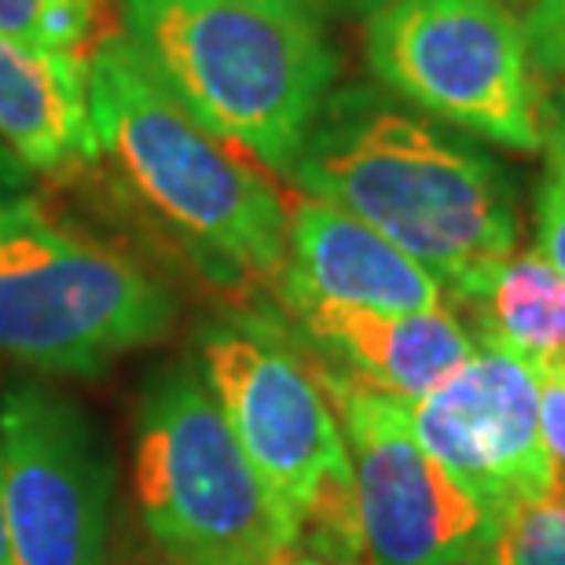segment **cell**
Instances as JSON below:
<instances>
[{"instance_id": "1", "label": "cell", "mask_w": 565, "mask_h": 565, "mask_svg": "<svg viewBox=\"0 0 565 565\" xmlns=\"http://www.w3.org/2000/svg\"><path fill=\"white\" fill-rule=\"evenodd\" d=\"M440 279L448 305L522 239L514 184L489 151L375 88L331 93L290 173Z\"/></svg>"}, {"instance_id": "2", "label": "cell", "mask_w": 565, "mask_h": 565, "mask_svg": "<svg viewBox=\"0 0 565 565\" xmlns=\"http://www.w3.org/2000/svg\"><path fill=\"white\" fill-rule=\"evenodd\" d=\"M88 121L126 184L235 287L287 265V188L262 158L210 132L151 74L126 33L88 60Z\"/></svg>"}, {"instance_id": "3", "label": "cell", "mask_w": 565, "mask_h": 565, "mask_svg": "<svg viewBox=\"0 0 565 565\" xmlns=\"http://www.w3.org/2000/svg\"><path fill=\"white\" fill-rule=\"evenodd\" d=\"M121 33L191 118L290 173L342 60L320 19L239 0H121Z\"/></svg>"}, {"instance_id": "4", "label": "cell", "mask_w": 565, "mask_h": 565, "mask_svg": "<svg viewBox=\"0 0 565 565\" xmlns=\"http://www.w3.org/2000/svg\"><path fill=\"white\" fill-rule=\"evenodd\" d=\"M132 484L147 533L173 565H262L298 540L206 379L188 364L158 371L140 393Z\"/></svg>"}, {"instance_id": "5", "label": "cell", "mask_w": 565, "mask_h": 565, "mask_svg": "<svg viewBox=\"0 0 565 565\" xmlns=\"http://www.w3.org/2000/svg\"><path fill=\"white\" fill-rule=\"evenodd\" d=\"M202 379L254 470L298 525V540L331 565H364L353 470L312 356H298L265 323H213L199 334Z\"/></svg>"}, {"instance_id": "6", "label": "cell", "mask_w": 565, "mask_h": 565, "mask_svg": "<svg viewBox=\"0 0 565 565\" xmlns=\"http://www.w3.org/2000/svg\"><path fill=\"white\" fill-rule=\"evenodd\" d=\"M177 301L126 250L71 228L38 199L0 210V353L41 371L93 375L158 342Z\"/></svg>"}, {"instance_id": "7", "label": "cell", "mask_w": 565, "mask_h": 565, "mask_svg": "<svg viewBox=\"0 0 565 565\" xmlns=\"http://www.w3.org/2000/svg\"><path fill=\"white\" fill-rule=\"evenodd\" d=\"M371 74L426 118L503 151L547 147V96L503 0H390L367 15Z\"/></svg>"}, {"instance_id": "8", "label": "cell", "mask_w": 565, "mask_h": 565, "mask_svg": "<svg viewBox=\"0 0 565 565\" xmlns=\"http://www.w3.org/2000/svg\"><path fill=\"white\" fill-rule=\"evenodd\" d=\"M342 429L364 565H467L484 518L426 456L408 401L312 360Z\"/></svg>"}, {"instance_id": "9", "label": "cell", "mask_w": 565, "mask_h": 565, "mask_svg": "<svg viewBox=\"0 0 565 565\" xmlns=\"http://www.w3.org/2000/svg\"><path fill=\"white\" fill-rule=\"evenodd\" d=\"M11 565H104L115 467L96 423L49 386L0 397Z\"/></svg>"}, {"instance_id": "10", "label": "cell", "mask_w": 565, "mask_h": 565, "mask_svg": "<svg viewBox=\"0 0 565 565\" xmlns=\"http://www.w3.org/2000/svg\"><path fill=\"white\" fill-rule=\"evenodd\" d=\"M408 415L426 456L481 511L484 533L518 507L555 495L558 470L540 426V382L522 360L481 345L434 393L408 401Z\"/></svg>"}, {"instance_id": "11", "label": "cell", "mask_w": 565, "mask_h": 565, "mask_svg": "<svg viewBox=\"0 0 565 565\" xmlns=\"http://www.w3.org/2000/svg\"><path fill=\"white\" fill-rule=\"evenodd\" d=\"M316 298L379 312L448 309L437 276L386 235L301 191L287 195V265L276 298Z\"/></svg>"}, {"instance_id": "12", "label": "cell", "mask_w": 565, "mask_h": 565, "mask_svg": "<svg viewBox=\"0 0 565 565\" xmlns=\"http://www.w3.org/2000/svg\"><path fill=\"white\" fill-rule=\"evenodd\" d=\"M279 301L316 349L342 360L349 379L404 401L434 393L478 353V338L451 305L429 312H379L294 294Z\"/></svg>"}, {"instance_id": "13", "label": "cell", "mask_w": 565, "mask_h": 565, "mask_svg": "<svg viewBox=\"0 0 565 565\" xmlns=\"http://www.w3.org/2000/svg\"><path fill=\"white\" fill-rule=\"evenodd\" d=\"M88 63L41 52L0 30V143L38 173H74L99 158L88 121Z\"/></svg>"}, {"instance_id": "14", "label": "cell", "mask_w": 565, "mask_h": 565, "mask_svg": "<svg viewBox=\"0 0 565 565\" xmlns=\"http://www.w3.org/2000/svg\"><path fill=\"white\" fill-rule=\"evenodd\" d=\"M473 316L478 345L533 371L565 356V279L536 250H514L451 298Z\"/></svg>"}, {"instance_id": "15", "label": "cell", "mask_w": 565, "mask_h": 565, "mask_svg": "<svg viewBox=\"0 0 565 565\" xmlns=\"http://www.w3.org/2000/svg\"><path fill=\"white\" fill-rule=\"evenodd\" d=\"M118 26L115 0H0V30L8 38L82 63L118 38Z\"/></svg>"}, {"instance_id": "16", "label": "cell", "mask_w": 565, "mask_h": 565, "mask_svg": "<svg viewBox=\"0 0 565 565\" xmlns=\"http://www.w3.org/2000/svg\"><path fill=\"white\" fill-rule=\"evenodd\" d=\"M467 565H565V484L492 525Z\"/></svg>"}, {"instance_id": "17", "label": "cell", "mask_w": 565, "mask_h": 565, "mask_svg": "<svg viewBox=\"0 0 565 565\" xmlns=\"http://www.w3.org/2000/svg\"><path fill=\"white\" fill-rule=\"evenodd\" d=\"M522 30L540 82H565V0H529Z\"/></svg>"}, {"instance_id": "18", "label": "cell", "mask_w": 565, "mask_h": 565, "mask_svg": "<svg viewBox=\"0 0 565 565\" xmlns=\"http://www.w3.org/2000/svg\"><path fill=\"white\" fill-rule=\"evenodd\" d=\"M536 254L565 279V158L551 151L536 195Z\"/></svg>"}, {"instance_id": "19", "label": "cell", "mask_w": 565, "mask_h": 565, "mask_svg": "<svg viewBox=\"0 0 565 565\" xmlns=\"http://www.w3.org/2000/svg\"><path fill=\"white\" fill-rule=\"evenodd\" d=\"M540 382V426H544L547 451L555 459L558 484H565V356L536 371Z\"/></svg>"}, {"instance_id": "20", "label": "cell", "mask_w": 565, "mask_h": 565, "mask_svg": "<svg viewBox=\"0 0 565 565\" xmlns=\"http://www.w3.org/2000/svg\"><path fill=\"white\" fill-rule=\"evenodd\" d=\"M26 173L30 169L8 147H0V210H8L11 202L26 195Z\"/></svg>"}, {"instance_id": "21", "label": "cell", "mask_w": 565, "mask_h": 565, "mask_svg": "<svg viewBox=\"0 0 565 565\" xmlns=\"http://www.w3.org/2000/svg\"><path fill=\"white\" fill-rule=\"evenodd\" d=\"M547 151L565 158V82L547 96Z\"/></svg>"}, {"instance_id": "22", "label": "cell", "mask_w": 565, "mask_h": 565, "mask_svg": "<svg viewBox=\"0 0 565 565\" xmlns=\"http://www.w3.org/2000/svg\"><path fill=\"white\" fill-rule=\"evenodd\" d=\"M382 4H390V0H312V8H316V15H371V11H379Z\"/></svg>"}, {"instance_id": "23", "label": "cell", "mask_w": 565, "mask_h": 565, "mask_svg": "<svg viewBox=\"0 0 565 565\" xmlns=\"http://www.w3.org/2000/svg\"><path fill=\"white\" fill-rule=\"evenodd\" d=\"M262 565H331L323 555H316L312 547H305L301 540H294V544H287V547H279L273 558L268 562H262Z\"/></svg>"}, {"instance_id": "24", "label": "cell", "mask_w": 565, "mask_h": 565, "mask_svg": "<svg viewBox=\"0 0 565 565\" xmlns=\"http://www.w3.org/2000/svg\"><path fill=\"white\" fill-rule=\"evenodd\" d=\"M239 4H257V8H268V11H282V15H309V19H320L312 8V0H239Z\"/></svg>"}, {"instance_id": "25", "label": "cell", "mask_w": 565, "mask_h": 565, "mask_svg": "<svg viewBox=\"0 0 565 565\" xmlns=\"http://www.w3.org/2000/svg\"><path fill=\"white\" fill-rule=\"evenodd\" d=\"M0 565H11V536H8V503H4V456H0Z\"/></svg>"}, {"instance_id": "26", "label": "cell", "mask_w": 565, "mask_h": 565, "mask_svg": "<svg viewBox=\"0 0 565 565\" xmlns=\"http://www.w3.org/2000/svg\"><path fill=\"white\" fill-rule=\"evenodd\" d=\"M503 4H529V0H503Z\"/></svg>"}]
</instances>
